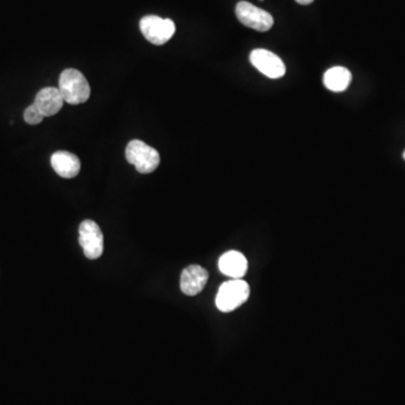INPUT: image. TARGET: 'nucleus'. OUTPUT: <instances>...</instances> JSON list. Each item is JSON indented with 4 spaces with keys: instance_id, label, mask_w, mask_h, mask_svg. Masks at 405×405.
<instances>
[{
    "instance_id": "nucleus-1",
    "label": "nucleus",
    "mask_w": 405,
    "mask_h": 405,
    "mask_svg": "<svg viewBox=\"0 0 405 405\" xmlns=\"http://www.w3.org/2000/svg\"><path fill=\"white\" fill-rule=\"evenodd\" d=\"M59 90L68 104L79 105L90 97V86L86 77L76 69H65L60 74Z\"/></svg>"
},
{
    "instance_id": "nucleus-2",
    "label": "nucleus",
    "mask_w": 405,
    "mask_h": 405,
    "mask_svg": "<svg viewBox=\"0 0 405 405\" xmlns=\"http://www.w3.org/2000/svg\"><path fill=\"white\" fill-rule=\"evenodd\" d=\"M250 295L248 282L242 280H231L222 284L215 298L218 310L229 313L246 303Z\"/></svg>"
},
{
    "instance_id": "nucleus-3",
    "label": "nucleus",
    "mask_w": 405,
    "mask_h": 405,
    "mask_svg": "<svg viewBox=\"0 0 405 405\" xmlns=\"http://www.w3.org/2000/svg\"><path fill=\"white\" fill-rule=\"evenodd\" d=\"M126 160L141 174H151L158 168L160 156L154 147L141 140H132L125 150Z\"/></svg>"
},
{
    "instance_id": "nucleus-4",
    "label": "nucleus",
    "mask_w": 405,
    "mask_h": 405,
    "mask_svg": "<svg viewBox=\"0 0 405 405\" xmlns=\"http://www.w3.org/2000/svg\"><path fill=\"white\" fill-rule=\"evenodd\" d=\"M140 30L150 43L154 45H163L174 37L176 26L172 19L149 15L145 16L140 21Z\"/></svg>"
},
{
    "instance_id": "nucleus-5",
    "label": "nucleus",
    "mask_w": 405,
    "mask_h": 405,
    "mask_svg": "<svg viewBox=\"0 0 405 405\" xmlns=\"http://www.w3.org/2000/svg\"><path fill=\"white\" fill-rule=\"evenodd\" d=\"M236 17L247 28L256 31L267 32L273 28V19L269 12L248 3L240 1L236 7Z\"/></svg>"
},
{
    "instance_id": "nucleus-6",
    "label": "nucleus",
    "mask_w": 405,
    "mask_h": 405,
    "mask_svg": "<svg viewBox=\"0 0 405 405\" xmlns=\"http://www.w3.org/2000/svg\"><path fill=\"white\" fill-rule=\"evenodd\" d=\"M79 243L90 260L98 259L104 251V236L101 227L92 220L83 221L79 227Z\"/></svg>"
},
{
    "instance_id": "nucleus-7",
    "label": "nucleus",
    "mask_w": 405,
    "mask_h": 405,
    "mask_svg": "<svg viewBox=\"0 0 405 405\" xmlns=\"http://www.w3.org/2000/svg\"><path fill=\"white\" fill-rule=\"evenodd\" d=\"M251 65L270 79H280L286 74L282 59L268 50L257 49L250 53Z\"/></svg>"
},
{
    "instance_id": "nucleus-8",
    "label": "nucleus",
    "mask_w": 405,
    "mask_h": 405,
    "mask_svg": "<svg viewBox=\"0 0 405 405\" xmlns=\"http://www.w3.org/2000/svg\"><path fill=\"white\" fill-rule=\"evenodd\" d=\"M209 280L207 270L198 264H191L183 271L180 277V289L187 296H195L202 292Z\"/></svg>"
},
{
    "instance_id": "nucleus-9",
    "label": "nucleus",
    "mask_w": 405,
    "mask_h": 405,
    "mask_svg": "<svg viewBox=\"0 0 405 405\" xmlns=\"http://www.w3.org/2000/svg\"><path fill=\"white\" fill-rule=\"evenodd\" d=\"M65 99L62 97L59 88L54 87H46L37 92L34 104L43 114L44 117L53 116L61 111L63 107Z\"/></svg>"
},
{
    "instance_id": "nucleus-10",
    "label": "nucleus",
    "mask_w": 405,
    "mask_h": 405,
    "mask_svg": "<svg viewBox=\"0 0 405 405\" xmlns=\"http://www.w3.org/2000/svg\"><path fill=\"white\" fill-rule=\"evenodd\" d=\"M218 268L232 280H241L248 270V261L241 252H225L218 260Z\"/></svg>"
},
{
    "instance_id": "nucleus-11",
    "label": "nucleus",
    "mask_w": 405,
    "mask_h": 405,
    "mask_svg": "<svg viewBox=\"0 0 405 405\" xmlns=\"http://www.w3.org/2000/svg\"><path fill=\"white\" fill-rule=\"evenodd\" d=\"M51 165L60 177L67 179L74 178L81 168L79 158L68 151H58L53 154Z\"/></svg>"
},
{
    "instance_id": "nucleus-12",
    "label": "nucleus",
    "mask_w": 405,
    "mask_h": 405,
    "mask_svg": "<svg viewBox=\"0 0 405 405\" xmlns=\"http://www.w3.org/2000/svg\"><path fill=\"white\" fill-rule=\"evenodd\" d=\"M351 74L347 68H330L323 76V83L329 90L335 92H344L351 83Z\"/></svg>"
},
{
    "instance_id": "nucleus-13",
    "label": "nucleus",
    "mask_w": 405,
    "mask_h": 405,
    "mask_svg": "<svg viewBox=\"0 0 405 405\" xmlns=\"http://www.w3.org/2000/svg\"><path fill=\"white\" fill-rule=\"evenodd\" d=\"M44 115L41 113L40 110L37 107V105L33 104L28 106L24 112V120L30 125H37L43 121Z\"/></svg>"
},
{
    "instance_id": "nucleus-14",
    "label": "nucleus",
    "mask_w": 405,
    "mask_h": 405,
    "mask_svg": "<svg viewBox=\"0 0 405 405\" xmlns=\"http://www.w3.org/2000/svg\"><path fill=\"white\" fill-rule=\"evenodd\" d=\"M296 3H301V5H310L313 3L314 0H295Z\"/></svg>"
},
{
    "instance_id": "nucleus-15",
    "label": "nucleus",
    "mask_w": 405,
    "mask_h": 405,
    "mask_svg": "<svg viewBox=\"0 0 405 405\" xmlns=\"http://www.w3.org/2000/svg\"><path fill=\"white\" fill-rule=\"evenodd\" d=\"M403 158H404V159H405V151H404V154H403Z\"/></svg>"
},
{
    "instance_id": "nucleus-16",
    "label": "nucleus",
    "mask_w": 405,
    "mask_h": 405,
    "mask_svg": "<svg viewBox=\"0 0 405 405\" xmlns=\"http://www.w3.org/2000/svg\"><path fill=\"white\" fill-rule=\"evenodd\" d=\"M260 1H264V0H260Z\"/></svg>"
}]
</instances>
